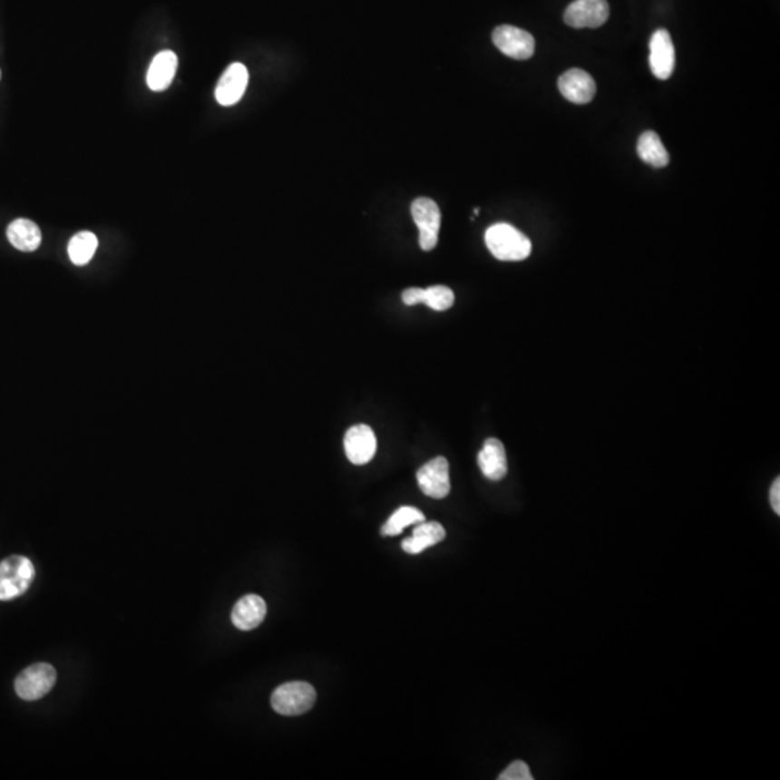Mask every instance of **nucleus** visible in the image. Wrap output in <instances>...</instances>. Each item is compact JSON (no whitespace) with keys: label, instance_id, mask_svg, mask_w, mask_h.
I'll return each instance as SVG.
<instances>
[{"label":"nucleus","instance_id":"f3484780","mask_svg":"<svg viewBox=\"0 0 780 780\" xmlns=\"http://www.w3.org/2000/svg\"><path fill=\"white\" fill-rule=\"evenodd\" d=\"M6 234L11 245L21 252H34L43 241V234H41L38 226L34 221L26 220V219L12 221L7 228Z\"/></svg>","mask_w":780,"mask_h":780},{"label":"nucleus","instance_id":"7ed1b4c3","mask_svg":"<svg viewBox=\"0 0 780 780\" xmlns=\"http://www.w3.org/2000/svg\"><path fill=\"white\" fill-rule=\"evenodd\" d=\"M317 692L308 682L295 681L280 685L273 691L270 704L280 716L294 717L308 713L314 707Z\"/></svg>","mask_w":780,"mask_h":780},{"label":"nucleus","instance_id":"5701e85b","mask_svg":"<svg viewBox=\"0 0 780 780\" xmlns=\"http://www.w3.org/2000/svg\"><path fill=\"white\" fill-rule=\"evenodd\" d=\"M402 299H404L406 306L424 304V299H425V289H423V288H409V289H406V291L402 294Z\"/></svg>","mask_w":780,"mask_h":780},{"label":"nucleus","instance_id":"9d476101","mask_svg":"<svg viewBox=\"0 0 780 780\" xmlns=\"http://www.w3.org/2000/svg\"><path fill=\"white\" fill-rule=\"evenodd\" d=\"M650 70L659 80H668L675 68V46L667 29H658L650 38Z\"/></svg>","mask_w":780,"mask_h":780},{"label":"nucleus","instance_id":"412c9836","mask_svg":"<svg viewBox=\"0 0 780 780\" xmlns=\"http://www.w3.org/2000/svg\"><path fill=\"white\" fill-rule=\"evenodd\" d=\"M424 304L429 308H433L434 311H445V309L454 306V292L444 285L428 288L425 289Z\"/></svg>","mask_w":780,"mask_h":780},{"label":"nucleus","instance_id":"0eeeda50","mask_svg":"<svg viewBox=\"0 0 780 780\" xmlns=\"http://www.w3.org/2000/svg\"><path fill=\"white\" fill-rule=\"evenodd\" d=\"M419 489L424 494L433 499H444L451 492L450 464L447 458L436 457L416 473Z\"/></svg>","mask_w":780,"mask_h":780},{"label":"nucleus","instance_id":"f03ea898","mask_svg":"<svg viewBox=\"0 0 780 780\" xmlns=\"http://www.w3.org/2000/svg\"><path fill=\"white\" fill-rule=\"evenodd\" d=\"M35 579V568L29 558L12 555L0 562V601H11L28 591Z\"/></svg>","mask_w":780,"mask_h":780},{"label":"nucleus","instance_id":"f257e3e1","mask_svg":"<svg viewBox=\"0 0 780 780\" xmlns=\"http://www.w3.org/2000/svg\"><path fill=\"white\" fill-rule=\"evenodd\" d=\"M484 240L490 253L503 262H521L532 252V243L528 236L507 223L490 226Z\"/></svg>","mask_w":780,"mask_h":780},{"label":"nucleus","instance_id":"6e6552de","mask_svg":"<svg viewBox=\"0 0 780 780\" xmlns=\"http://www.w3.org/2000/svg\"><path fill=\"white\" fill-rule=\"evenodd\" d=\"M493 44L504 55L514 60H529L535 54L533 36L516 26H497L493 31Z\"/></svg>","mask_w":780,"mask_h":780},{"label":"nucleus","instance_id":"a211bd4d","mask_svg":"<svg viewBox=\"0 0 780 780\" xmlns=\"http://www.w3.org/2000/svg\"><path fill=\"white\" fill-rule=\"evenodd\" d=\"M638 153L643 162L649 163L655 168L667 167L669 163V153L663 146L662 141L655 132H643L638 142Z\"/></svg>","mask_w":780,"mask_h":780},{"label":"nucleus","instance_id":"aec40b11","mask_svg":"<svg viewBox=\"0 0 780 780\" xmlns=\"http://www.w3.org/2000/svg\"><path fill=\"white\" fill-rule=\"evenodd\" d=\"M421 522H425V514L416 509V507L404 506L399 507L389 519L386 523L382 526V535L384 536H397L404 532L405 528L408 526L418 525Z\"/></svg>","mask_w":780,"mask_h":780},{"label":"nucleus","instance_id":"39448f33","mask_svg":"<svg viewBox=\"0 0 780 780\" xmlns=\"http://www.w3.org/2000/svg\"><path fill=\"white\" fill-rule=\"evenodd\" d=\"M412 217L419 229V246L425 252H431L438 245V233L441 228L440 207L431 199H416L411 206Z\"/></svg>","mask_w":780,"mask_h":780},{"label":"nucleus","instance_id":"2eb2a0df","mask_svg":"<svg viewBox=\"0 0 780 780\" xmlns=\"http://www.w3.org/2000/svg\"><path fill=\"white\" fill-rule=\"evenodd\" d=\"M177 68L178 58L175 53L167 50L156 54L146 75V83L150 85V89L153 92L167 90L174 80Z\"/></svg>","mask_w":780,"mask_h":780},{"label":"nucleus","instance_id":"6ab92c4d","mask_svg":"<svg viewBox=\"0 0 780 780\" xmlns=\"http://www.w3.org/2000/svg\"><path fill=\"white\" fill-rule=\"evenodd\" d=\"M97 246H99V240L96 234L92 231H80L68 243L70 259L77 267L87 265L96 253Z\"/></svg>","mask_w":780,"mask_h":780},{"label":"nucleus","instance_id":"dca6fc26","mask_svg":"<svg viewBox=\"0 0 780 780\" xmlns=\"http://www.w3.org/2000/svg\"><path fill=\"white\" fill-rule=\"evenodd\" d=\"M445 540V529L438 522H421L414 529L411 538L402 542V550L411 555H418L431 546Z\"/></svg>","mask_w":780,"mask_h":780},{"label":"nucleus","instance_id":"f8f14e48","mask_svg":"<svg viewBox=\"0 0 780 780\" xmlns=\"http://www.w3.org/2000/svg\"><path fill=\"white\" fill-rule=\"evenodd\" d=\"M249 83V72L240 63H233L217 83L216 99L221 106H233L239 103L245 94Z\"/></svg>","mask_w":780,"mask_h":780},{"label":"nucleus","instance_id":"9b49d317","mask_svg":"<svg viewBox=\"0 0 780 780\" xmlns=\"http://www.w3.org/2000/svg\"><path fill=\"white\" fill-rule=\"evenodd\" d=\"M560 92L568 102L575 104H587L596 96L597 87L594 78L589 73L572 68L564 73L558 80Z\"/></svg>","mask_w":780,"mask_h":780},{"label":"nucleus","instance_id":"20e7f679","mask_svg":"<svg viewBox=\"0 0 780 780\" xmlns=\"http://www.w3.org/2000/svg\"><path fill=\"white\" fill-rule=\"evenodd\" d=\"M57 681V672L48 663H35L22 670L15 681V691L25 701L43 698L53 689Z\"/></svg>","mask_w":780,"mask_h":780},{"label":"nucleus","instance_id":"ddd939ff","mask_svg":"<svg viewBox=\"0 0 780 780\" xmlns=\"http://www.w3.org/2000/svg\"><path fill=\"white\" fill-rule=\"evenodd\" d=\"M267 618V603L262 597L249 594L239 600L231 611V621L240 630H253Z\"/></svg>","mask_w":780,"mask_h":780},{"label":"nucleus","instance_id":"4468645a","mask_svg":"<svg viewBox=\"0 0 780 780\" xmlns=\"http://www.w3.org/2000/svg\"><path fill=\"white\" fill-rule=\"evenodd\" d=\"M480 470L487 479L499 482L507 474V458L504 445L497 438H489L479 453Z\"/></svg>","mask_w":780,"mask_h":780},{"label":"nucleus","instance_id":"b1692460","mask_svg":"<svg viewBox=\"0 0 780 780\" xmlns=\"http://www.w3.org/2000/svg\"><path fill=\"white\" fill-rule=\"evenodd\" d=\"M770 504L775 513L780 514V479L777 477L770 489Z\"/></svg>","mask_w":780,"mask_h":780},{"label":"nucleus","instance_id":"4be33fe9","mask_svg":"<svg viewBox=\"0 0 780 780\" xmlns=\"http://www.w3.org/2000/svg\"><path fill=\"white\" fill-rule=\"evenodd\" d=\"M499 780H533V776L525 762L516 760L502 772Z\"/></svg>","mask_w":780,"mask_h":780},{"label":"nucleus","instance_id":"1a4fd4ad","mask_svg":"<svg viewBox=\"0 0 780 780\" xmlns=\"http://www.w3.org/2000/svg\"><path fill=\"white\" fill-rule=\"evenodd\" d=\"M346 454L353 464L363 465L372 462L376 454V435L369 425H355L345 436Z\"/></svg>","mask_w":780,"mask_h":780},{"label":"nucleus","instance_id":"423d86ee","mask_svg":"<svg viewBox=\"0 0 780 780\" xmlns=\"http://www.w3.org/2000/svg\"><path fill=\"white\" fill-rule=\"evenodd\" d=\"M610 15L607 0H575L564 14V21L571 28H600Z\"/></svg>","mask_w":780,"mask_h":780}]
</instances>
